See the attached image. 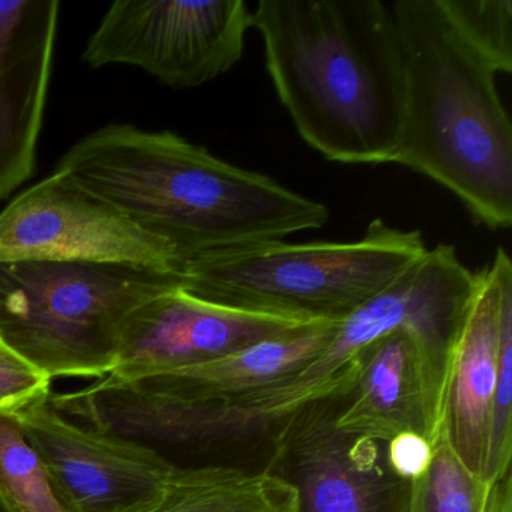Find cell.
Instances as JSON below:
<instances>
[{
  "instance_id": "obj_12",
  "label": "cell",
  "mask_w": 512,
  "mask_h": 512,
  "mask_svg": "<svg viewBox=\"0 0 512 512\" xmlns=\"http://www.w3.org/2000/svg\"><path fill=\"white\" fill-rule=\"evenodd\" d=\"M59 8L58 0H0V200L34 173Z\"/></svg>"
},
{
  "instance_id": "obj_13",
  "label": "cell",
  "mask_w": 512,
  "mask_h": 512,
  "mask_svg": "<svg viewBox=\"0 0 512 512\" xmlns=\"http://www.w3.org/2000/svg\"><path fill=\"white\" fill-rule=\"evenodd\" d=\"M359 374L344 397L335 424L347 433L389 442L418 433L439 440L421 356L410 335L395 329L368 344L359 356Z\"/></svg>"
},
{
  "instance_id": "obj_10",
  "label": "cell",
  "mask_w": 512,
  "mask_h": 512,
  "mask_svg": "<svg viewBox=\"0 0 512 512\" xmlns=\"http://www.w3.org/2000/svg\"><path fill=\"white\" fill-rule=\"evenodd\" d=\"M305 325L310 323L203 301L178 286L149 299L125 319L115 367L106 377L142 382L215 361Z\"/></svg>"
},
{
  "instance_id": "obj_15",
  "label": "cell",
  "mask_w": 512,
  "mask_h": 512,
  "mask_svg": "<svg viewBox=\"0 0 512 512\" xmlns=\"http://www.w3.org/2000/svg\"><path fill=\"white\" fill-rule=\"evenodd\" d=\"M292 485L272 473L223 464L176 467L148 512H296Z\"/></svg>"
},
{
  "instance_id": "obj_24",
  "label": "cell",
  "mask_w": 512,
  "mask_h": 512,
  "mask_svg": "<svg viewBox=\"0 0 512 512\" xmlns=\"http://www.w3.org/2000/svg\"><path fill=\"white\" fill-rule=\"evenodd\" d=\"M2 412H8V410H5L4 407L0 406V413Z\"/></svg>"
},
{
  "instance_id": "obj_7",
  "label": "cell",
  "mask_w": 512,
  "mask_h": 512,
  "mask_svg": "<svg viewBox=\"0 0 512 512\" xmlns=\"http://www.w3.org/2000/svg\"><path fill=\"white\" fill-rule=\"evenodd\" d=\"M13 260L115 263L175 275L179 268L163 239L58 169L0 212V262Z\"/></svg>"
},
{
  "instance_id": "obj_1",
  "label": "cell",
  "mask_w": 512,
  "mask_h": 512,
  "mask_svg": "<svg viewBox=\"0 0 512 512\" xmlns=\"http://www.w3.org/2000/svg\"><path fill=\"white\" fill-rule=\"evenodd\" d=\"M56 169L163 239L179 266L283 241L329 218L322 203L169 131L107 125L76 143Z\"/></svg>"
},
{
  "instance_id": "obj_3",
  "label": "cell",
  "mask_w": 512,
  "mask_h": 512,
  "mask_svg": "<svg viewBox=\"0 0 512 512\" xmlns=\"http://www.w3.org/2000/svg\"><path fill=\"white\" fill-rule=\"evenodd\" d=\"M391 10L406 64L392 163L451 191L488 229H509L512 127L497 71L452 28L439 0H395Z\"/></svg>"
},
{
  "instance_id": "obj_14",
  "label": "cell",
  "mask_w": 512,
  "mask_h": 512,
  "mask_svg": "<svg viewBox=\"0 0 512 512\" xmlns=\"http://www.w3.org/2000/svg\"><path fill=\"white\" fill-rule=\"evenodd\" d=\"M340 323H310L215 361L133 383L188 404L229 403L301 370L328 347Z\"/></svg>"
},
{
  "instance_id": "obj_22",
  "label": "cell",
  "mask_w": 512,
  "mask_h": 512,
  "mask_svg": "<svg viewBox=\"0 0 512 512\" xmlns=\"http://www.w3.org/2000/svg\"><path fill=\"white\" fill-rule=\"evenodd\" d=\"M487 512H512V472L494 482Z\"/></svg>"
},
{
  "instance_id": "obj_16",
  "label": "cell",
  "mask_w": 512,
  "mask_h": 512,
  "mask_svg": "<svg viewBox=\"0 0 512 512\" xmlns=\"http://www.w3.org/2000/svg\"><path fill=\"white\" fill-rule=\"evenodd\" d=\"M0 500L14 512H74L11 412L0 413Z\"/></svg>"
},
{
  "instance_id": "obj_17",
  "label": "cell",
  "mask_w": 512,
  "mask_h": 512,
  "mask_svg": "<svg viewBox=\"0 0 512 512\" xmlns=\"http://www.w3.org/2000/svg\"><path fill=\"white\" fill-rule=\"evenodd\" d=\"M493 484L467 472L439 437L427 472L410 482L407 512H487Z\"/></svg>"
},
{
  "instance_id": "obj_23",
  "label": "cell",
  "mask_w": 512,
  "mask_h": 512,
  "mask_svg": "<svg viewBox=\"0 0 512 512\" xmlns=\"http://www.w3.org/2000/svg\"><path fill=\"white\" fill-rule=\"evenodd\" d=\"M0 512H14L13 509L10 508V506L5 505L2 500H0Z\"/></svg>"
},
{
  "instance_id": "obj_20",
  "label": "cell",
  "mask_w": 512,
  "mask_h": 512,
  "mask_svg": "<svg viewBox=\"0 0 512 512\" xmlns=\"http://www.w3.org/2000/svg\"><path fill=\"white\" fill-rule=\"evenodd\" d=\"M50 394L52 379L0 341V406L13 413Z\"/></svg>"
},
{
  "instance_id": "obj_18",
  "label": "cell",
  "mask_w": 512,
  "mask_h": 512,
  "mask_svg": "<svg viewBox=\"0 0 512 512\" xmlns=\"http://www.w3.org/2000/svg\"><path fill=\"white\" fill-rule=\"evenodd\" d=\"M439 4L452 28L497 74H511V0H439Z\"/></svg>"
},
{
  "instance_id": "obj_4",
  "label": "cell",
  "mask_w": 512,
  "mask_h": 512,
  "mask_svg": "<svg viewBox=\"0 0 512 512\" xmlns=\"http://www.w3.org/2000/svg\"><path fill=\"white\" fill-rule=\"evenodd\" d=\"M427 250L419 230L376 218L358 241L271 242L190 260L178 275L182 289L203 301L299 322L340 323Z\"/></svg>"
},
{
  "instance_id": "obj_21",
  "label": "cell",
  "mask_w": 512,
  "mask_h": 512,
  "mask_svg": "<svg viewBox=\"0 0 512 512\" xmlns=\"http://www.w3.org/2000/svg\"><path fill=\"white\" fill-rule=\"evenodd\" d=\"M434 446L418 433H401L386 442V460L398 478H421L433 460Z\"/></svg>"
},
{
  "instance_id": "obj_8",
  "label": "cell",
  "mask_w": 512,
  "mask_h": 512,
  "mask_svg": "<svg viewBox=\"0 0 512 512\" xmlns=\"http://www.w3.org/2000/svg\"><path fill=\"white\" fill-rule=\"evenodd\" d=\"M344 397L305 404L272 428L266 472L292 485L296 512H407L410 482L386 460V442L335 424Z\"/></svg>"
},
{
  "instance_id": "obj_19",
  "label": "cell",
  "mask_w": 512,
  "mask_h": 512,
  "mask_svg": "<svg viewBox=\"0 0 512 512\" xmlns=\"http://www.w3.org/2000/svg\"><path fill=\"white\" fill-rule=\"evenodd\" d=\"M512 457V272L500 290L499 370L491 412L488 482L511 472Z\"/></svg>"
},
{
  "instance_id": "obj_6",
  "label": "cell",
  "mask_w": 512,
  "mask_h": 512,
  "mask_svg": "<svg viewBox=\"0 0 512 512\" xmlns=\"http://www.w3.org/2000/svg\"><path fill=\"white\" fill-rule=\"evenodd\" d=\"M253 13L244 0L115 2L86 44L89 67L131 65L175 89L199 88L232 70Z\"/></svg>"
},
{
  "instance_id": "obj_2",
  "label": "cell",
  "mask_w": 512,
  "mask_h": 512,
  "mask_svg": "<svg viewBox=\"0 0 512 512\" xmlns=\"http://www.w3.org/2000/svg\"><path fill=\"white\" fill-rule=\"evenodd\" d=\"M253 28L299 136L334 163H392L406 64L382 0H260Z\"/></svg>"
},
{
  "instance_id": "obj_5",
  "label": "cell",
  "mask_w": 512,
  "mask_h": 512,
  "mask_svg": "<svg viewBox=\"0 0 512 512\" xmlns=\"http://www.w3.org/2000/svg\"><path fill=\"white\" fill-rule=\"evenodd\" d=\"M178 286V275L115 263L0 262V341L52 380L103 379L125 319Z\"/></svg>"
},
{
  "instance_id": "obj_11",
  "label": "cell",
  "mask_w": 512,
  "mask_h": 512,
  "mask_svg": "<svg viewBox=\"0 0 512 512\" xmlns=\"http://www.w3.org/2000/svg\"><path fill=\"white\" fill-rule=\"evenodd\" d=\"M511 272V259L503 247L497 248L490 265L476 272L472 301L449 358L440 401L439 437L467 472L484 481H488L499 370L500 290Z\"/></svg>"
},
{
  "instance_id": "obj_9",
  "label": "cell",
  "mask_w": 512,
  "mask_h": 512,
  "mask_svg": "<svg viewBox=\"0 0 512 512\" xmlns=\"http://www.w3.org/2000/svg\"><path fill=\"white\" fill-rule=\"evenodd\" d=\"M49 397L13 415L73 511L148 512L175 464L145 446L77 424Z\"/></svg>"
}]
</instances>
